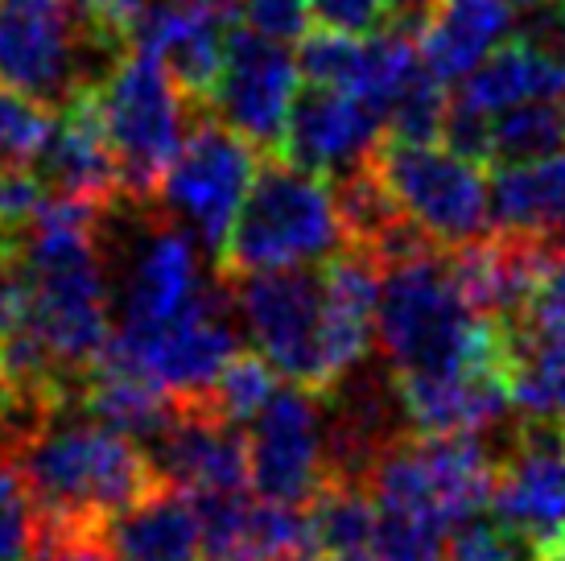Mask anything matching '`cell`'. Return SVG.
Listing matches in <instances>:
<instances>
[{"label":"cell","instance_id":"8d00e7d4","mask_svg":"<svg viewBox=\"0 0 565 561\" xmlns=\"http://www.w3.org/2000/svg\"><path fill=\"white\" fill-rule=\"evenodd\" d=\"M13 248H17V240H13V235H4V232H0V265H4L9 256H13Z\"/></svg>","mask_w":565,"mask_h":561},{"label":"cell","instance_id":"44dd1931","mask_svg":"<svg viewBox=\"0 0 565 561\" xmlns=\"http://www.w3.org/2000/svg\"><path fill=\"white\" fill-rule=\"evenodd\" d=\"M99 532L116 561H203L194 496L166 479L128 508L111 512Z\"/></svg>","mask_w":565,"mask_h":561},{"label":"cell","instance_id":"d6a6232c","mask_svg":"<svg viewBox=\"0 0 565 561\" xmlns=\"http://www.w3.org/2000/svg\"><path fill=\"white\" fill-rule=\"evenodd\" d=\"M244 30L265 33L273 42H301L310 33V0H236Z\"/></svg>","mask_w":565,"mask_h":561},{"label":"cell","instance_id":"6da1fadb","mask_svg":"<svg viewBox=\"0 0 565 561\" xmlns=\"http://www.w3.org/2000/svg\"><path fill=\"white\" fill-rule=\"evenodd\" d=\"M46 520L104 525L111 512L161 484L141 442L83 413L79 401L54 409L13 454Z\"/></svg>","mask_w":565,"mask_h":561},{"label":"cell","instance_id":"7a4b0ae2","mask_svg":"<svg viewBox=\"0 0 565 561\" xmlns=\"http://www.w3.org/2000/svg\"><path fill=\"white\" fill-rule=\"evenodd\" d=\"M376 343L396 375H438L479 359H503L500 322L471 310L446 248L380 265Z\"/></svg>","mask_w":565,"mask_h":561},{"label":"cell","instance_id":"4fadbf2b","mask_svg":"<svg viewBox=\"0 0 565 561\" xmlns=\"http://www.w3.org/2000/svg\"><path fill=\"white\" fill-rule=\"evenodd\" d=\"M215 280L199 265V244L186 227H178L166 211L145 215V235L128 261L125 285H120V327L125 335L153 330L186 314L194 301H203Z\"/></svg>","mask_w":565,"mask_h":561},{"label":"cell","instance_id":"484cf974","mask_svg":"<svg viewBox=\"0 0 565 561\" xmlns=\"http://www.w3.org/2000/svg\"><path fill=\"white\" fill-rule=\"evenodd\" d=\"M277 389H281V372L260 351H244L239 347L236 356L223 363V372L215 375V384L206 392V405L215 409L220 417L244 425V421H252L273 401Z\"/></svg>","mask_w":565,"mask_h":561},{"label":"cell","instance_id":"7c38bea8","mask_svg":"<svg viewBox=\"0 0 565 561\" xmlns=\"http://www.w3.org/2000/svg\"><path fill=\"white\" fill-rule=\"evenodd\" d=\"M116 339L145 363V372L178 396V401H206V392L223 372V363L239 351L236 330V301L227 277L206 289L203 301H194L186 314L153 330L125 335Z\"/></svg>","mask_w":565,"mask_h":561},{"label":"cell","instance_id":"cb8c5ba5","mask_svg":"<svg viewBox=\"0 0 565 561\" xmlns=\"http://www.w3.org/2000/svg\"><path fill=\"white\" fill-rule=\"evenodd\" d=\"M512 413L529 425L565 430V330L500 322Z\"/></svg>","mask_w":565,"mask_h":561},{"label":"cell","instance_id":"4dcf8cb0","mask_svg":"<svg viewBox=\"0 0 565 561\" xmlns=\"http://www.w3.org/2000/svg\"><path fill=\"white\" fill-rule=\"evenodd\" d=\"M46 199V178L30 161H0V232L21 240V232L38 219Z\"/></svg>","mask_w":565,"mask_h":561},{"label":"cell","instance_id":"60d3db41","mask_svg":"<svg viewBox=\"0 0 565 561\" xmlns=\"http://www.w3.org/2000/svg\"><path fill=\"white\" fill-rule=\"evenodd\" d=\"M562 434H565V430H562Z\"/></svg>","mask_w":565,"mask_h":561},{"label":"cell","instance_id":"83f0119b","mask_svg":"<svg viewBox=\"0 0 565 561\" xmlns=\"http://www.w3.org/2000/svg\"><path fill=\"white\" fill-rule=\"evenodd\" d=\"M54 133V108L0 87V161H38Z\"/></svg>","mask_w":565,"mask_h":561},{"label":"cell","instance_id":"4316f807","mask_svg":"<svg viewBox=\"0 0 565 561\" xmlns=\"http://www.w3.org/2000/svg\"><path fill=\"white\" fill-rule=\"evenodd\" d=\"M446 108H450L446 83L429 75L422 63V71L408 78L384 112V133H388V140H441Z\"/></svg>","mask_w":565,"mask_h":561},{"label":"cell","instance_id":"8fae6325","mask_svg":"<svg viewBox=\"0 0 565 561\" xmlns=\"http://www.w3.org/2000/svg\"><path fill=\"white\" fill-rule=\"evenodd\" d=\"M322 392L281 384L248 434V487L277 504H310L327 470V405Z\"/></svg>","mask_w":565,"mask_h":561},{"label":"cell","instance_id":"e0dca14e","mask_svg":"<svg viewBox=\"0 0 565 561\" xmlns=\"http://www.w3.org/2000/svg\"><path fill=\"white\" fill-rule=\"evenodd\" d=\"M145 454L166 484L190 496L248 487V437L206 401H182L166 430L145 442Z\"/></svg>","mask_w":565,"mask_h":561},{"label":"cell","instance_id":"ffe728a7","mask_svg":"<svg viewBox=\"0 0 565 561\" xmlns=\"http://www.w3.org/2000/svg\"><path fill=\"white\" fill-rule=\"evenodd\" d=\"M33 166L46 178L50 194L92 199L99 207L120 203V170H116V154L108 145L92 87L75 95L66 108H58L54 133Z\"/></svg>","mask_w":565,"mask_h":561},{"label":"cell","instance_id":"e575fe53","mask_svg":"<svg viewBox=\"0 0 565 561\" xmlns=\"http://www.w3.org/2000/svg\"><path fill=\"white\" fill-rule=\"evenodd\" d=\"M393 9V25H405V30H417L425 21V13L434 9V0H388Z\"/></svg>","mask_w":565,"mask_h":561},{"label":"cell","instance_id":"d590c367","mask_svg":"<svg viewBox=\"0 0 565 561\" xmlns=\"http://www.w3.org/2000/svg\"><path fill=\"white\" fill-rule=\"evenodd\" d=\"M318 561H384L376 549H351V553H327V558Z\"/></svg>","mask_w":565,"mask_h":561},{"label":"cell","instance_id":"ba28073f","mask_svg":"<svg viewBox=\"0 0 565 561\" xmlns=\"http://www.w3.org/2000/svg\"><path fill=\"white\" fill-rule=\"evenodd\" d=\"M256 351L301 389L327 392L322 375V265L223 273Z\"/></svg>","mask_w":565,"mask_h":561},{"label":"cell","instance_id":"d6986e66","mask_svg":"<svg viewBox=\"0 0 565 561\" xmlns=\"http://www.w3.org/2000/svg\"><path fill=\"white\" fill-rule=\"evenodd\" d=\"M376 294H380V265L363 248L334 252L322 261V375L327 389L347 372L367 363L376 343Z\"/></svg>","mask_w":565,"mask_h":561},{"label":"cell","instance_id":"f546056e","mask_svg":"<svg viewBox=\"0 0 565 561\" xmlns=\"http://www.w3.org/2000/svg\"><path fill=\"white\" fill-rule=\"evenodd\" d=\"M446 561H533V553L495 516L479 512L446 532Z\"/></svg>","mask_w":565,"mask_h":561},{"label":"cell","instance_id":"9a60e30c","mask_svg":"<svg viewBox=\"0 0 565 561\" xmlns=\"http://www.w3.org/2000/svg\"><path fill=\"white\" fill-rule=\"evenodd\" d=\"M298 66L310 83L360 95L384 120L401 87L422 71V54H417L413 30L405 25H384L376 33H334L318 25L315 33L301 38Z\"/></svg>","mask_w":565,"mask_h":561},{"label":"cell","instance_id":"f1b7e54d","mask_svg":"<svg viewBox=\"0 0 565 561\" xmlns=\"http://www.w3.org/2000/svg\"><path fill=\"white\" fill-rule=\"evenodd\" d=\"M42 512L13 458H0V561H25L38 537Z\"/></svg>","mask_w":565,"mask_h":561},{"label":"cell","instance_id":"5b68a950","mask_svg":"<svg viewBox=\"0 0 565 561\" xmlns=\"http://www.w3.org/2000/svg\"><path fill=\"white\" fill-rule=\"evenodd\" d=\"M372 170L401 215L438 248H462L491 232V194L479 161L438 140H380Z\"/></svg>","mask_w":565,"mask_h":561},{"label":"cell","instance_id":"277c9868","mask_svg":"<svg viewBox=\"0 0 565 561\" xmlns=\"http://www.w3.org/2000/svg\"><path fill=\"white\" fill-rule=\"evenodd\" d=\"M92 92L116 154L120 194L132 203H153L161 178L190 133V95L178 87L161 59L132 46L111 59Z\"/></svg>","mask_w":565,"mask_h":561},{"label":"cell","instance_id":"3957f363","mask_svg":"<svg viewBox=\"0 0 565 561\" xmlns=\"http://www.w3.org/2000/svg\"><path fill=\"white\" fill-rule=\"evenodd\" d=\"M347 248L343 215L327 178L294 161H260L232 223L223 273H260V268L322 265Z\"/></svg>","mask_w":565,"mask_h":561},{"label":"cell","instance_id":"5bb4252c","mask_svg":"<svg viewBox=\"0 0 565 561\" xmlns=\"http://www.w3.org/2000/svg\"><path fill=\"white\" fill-rule=\"evenodd\" d=\"M380 140H384V120L372 104L339 87L310 83L289 104L281 154L301 170L339 182L376 157Z\"/></svg>","mask_w":565,"mask_h":561},{"label":"cell","instance_id":"2e32d148","mask_svg":"<svg viewBox=\"0 0 565 561\" xmlns=\"http://www.w3.org/2000/svg\"><path fill=\"white\" fill-rule=\"evenodd\" d=\"M236 25V0H145L128 46L161 59L178 87L199 104L220 75Z\"/></svg>","mask_w":565,"mask_h":561},{"label":"cell","instance_id":"ab89813d","mask_svg":"<svg viewBox=\"0 0 565 561\" xmlns=\"http://www.w3.org/2000/svg\"><path fill=\"white\" fill-rule=\"evenodd\" d=\"M256 561H294V558H256Z\"/></svg>","mask_w":565,"mask_h":561},{"label":"cell","instance_id":"74e56055","mask_svg":"<svg viewBox=\"0 0 565 561\" xmlns=\"http://www.w3.org/2000/svg\"><path fill=\"white\" fill-rule=\"evenodd\" d=\"M533 4H541V0H512V9H533Z\"/></svg>","mask_w":565,"mask_h":561},{"label":"cell","instance_id":"52a82bcc","mask_svg":"<svg viewBox=\"0 0 565 561\" xmlns=\"http://www.w3.org/2000/svg\"><path fill=\"white\" fill-rule=\"evenodd\" d=\"M256 166L260 161H256V149L248 140L215 116H203L182 140V149L161 178L153 203L178 227H186L190 240L206 256L220 261Z\"/></svg>","mask_w":565,"mask_h":561},{"label":"cell","instance_id":"d4e9b609","mask_svg":"<svg viewBox=\"0 0 565 561\" xmlns=\"http://www.w3.org/2000/svg\"><path fill=\"white\" fill-rule=\"evenodd\" d=\"M306 512H310L318 558L376 546L380 508L372 487L360 479H327L318 487V496L306 504Z\"/></svg>","mask_w":565,"mask_h":561},{"label":"cell","instance_id":"9c48e42d","mask_svg":"<svg viewBox=\"0 0 565 561\" xmlns=\"http://www.w3.org/2000/svg\"><path fill=\"white\" fill-rule=\"evenodd\" d=\"M487 512L533 553L565 546V434L557 425L512 421L495 446V487Z\"/></svg>","mask_w":565,"mask_h":561},{"label":"cell","instance_id":"30bf717a","mask_svg":"<svg viewBox=\"0 0 565 561\" xmlns=\"http://www.w3.org/2000/svg\"><path fill=\"white\" fill-rule=\"evenodd\" d=\"M298 83L301 66L294 50L236 25L223 50L220 75L206 92V112L239 133L256 154H281L285 116Z\"/></svg>","mask_w":565,"mask_h":561},{"label":"cell","instance_id":"f35d334b","mask_svg":"<svg viewBox=\"0 0 565 561\" xmlns=\"http://www.w3.org/2000/svg\"><path fill=\"white\" fill-rule=\"evenodd\" d=\"M541 561H565V546L557 549V553H550V558H541Z\"/></svg>","mask_w":565,"mask_h":561},{"label":"cell","instance_id":"836d02e7","mask_svg":"<svg viewBox=\"0 0 565 561\" xmlns=\"http://www.w3.org/2000/svg\"><path fill=\"white\" fill-rule=\"evenodd\" d=\"M310 17L334 33H376L393 25L388 0H310Z\"/></svg>","mask_w":565,"mask_h":561},{"label":"cell","instance_id":"7402d4cb","mask_svg":"<svg viewBox=\"0 0 565 561\" xmlns=\"http://www.w3.org/2000/svg\"><path fill=\"white\" fill-rule=\"evenodd\" d=\"M512 25V0H434V9L417 25V54L434 78L458 83L500 46Z\"/></svg>","mask_w":565,"mask_h":561},{"label":"cell","instance_id":"1f68e13d","mask_svg":"<svg viewBox=\"0 0 565 561\" xmlns=\"http://www.w3.org/2000/svg\"><path fill=\"white\" fill-rule=\"evenodd\" d=\"M25 561H116V558H111L99 525H71V520H46L42 516Z\"/></svg>","mask_w":565,"mask_h":561},{"label":"cell","instance_id":"ac0fdd59","mask_svg":"<svg viewBox=\"0 0 565 561\" xmlns=\"http://www.w3.org/2000/svg\"><path fill=\"white\" fill-rule=\"evenodd\" d=\"M393 372V368H388ZM396 392L405 405V421L413 434H479L491 437L508 430L512 396L503 359H479L455 372L438 375H396Z\"/></svg>","mask_w":565,"mask_h":561},{"label":"cell","instance_id":"8992f818","mask_svg":"<svg viewBox=\"0 0 565 561\" xmlns=\"http://www.w3.org/2000/svg\"><path fill=\"white\" fill-rule=\"evenodd\" d=\"M125 50L83 30L63 0H0V87L30 95L46 108H66L95 87Z\"/></svg>","mask_w":565,"mask_h":561},{"label":"cell","instance_id":"603a6c76","mask_svg":"<svg viewBox=\"0 0 565 561\" xmlns=\"http://www.w3.org/2000/svg\"><path fill=\"white\" fill-rule=\"evenodd\" d=\"M487 194H491V232L529 235L565 248V154L495 166Z\"/></svg>","mask_w":565,"mask_h":561}]
</instances>
